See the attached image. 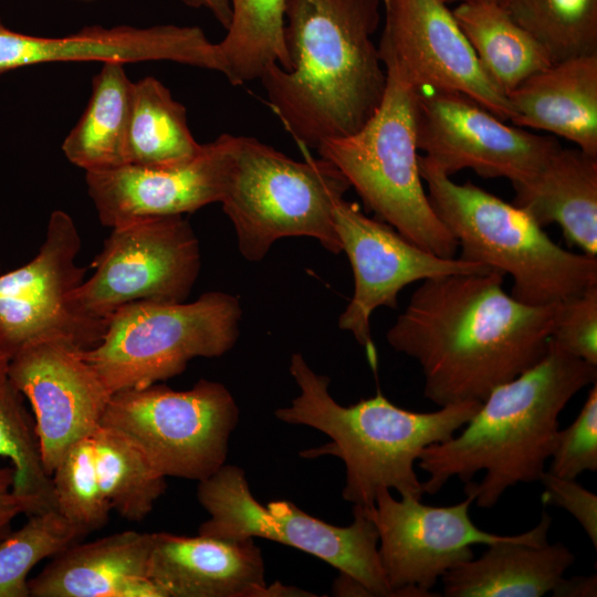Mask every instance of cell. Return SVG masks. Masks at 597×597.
Returning a JSON list of instances; mask_svg holds the SVG:
<instances>
[{"label": "cell", "mask_w": 597, "mask_h": 597, "mask_svg": "<svg viewBox=\"0 0 597 597\" xmlns=\"http://www.w3.org/2000/svg\"><path fill=\"white\" fill-rule=\"evenodd\" d=\"M503 280L495 270L426 279L388 329V344L418 362L434 405L482 402L546 354L555 304L523 303Z\"/></svg>", "instance_id": "cell-1"}, {"label": "cell", "mask_w": 597, "mask_h": 597, "mask_svg": "<svg viewBox=\"0 0 597 597\" xmlns=\"http://www.w3.org/2000/svg\"><path fill=\"white\" fill-rule=\"evenodd\" d=\"M381 9V0H286L290 67L271 64L259 80L300 148L354 134L380 105L387 77L373 35Z\"/></svg>", "instance_id": "cell-2"}, {"label": "cell", "mask_w": 597, "mask_h": 597, "mask_svg": "<svg viewBox=\"0 0 597 597\" xmlns=\"http://www.w3.org/2000/svg\"><path fill=\"white\" fill-rule=\"evenodd\" d=\"M596 380V365L549 342L541 360L492 389L458 432L422 451L417 464L428 474L423 494H436L459 478L465 496L478 507L491 509L507 489L540 481L562 411Z\"/></svg>", "instance_id": "cell-3"}, {"label": "cell", "mask_w": 597, "mask_h": 597, "mask_svg": "<svg viewBox=\"0 0 597 597\" xmlns=\"http://www.w3.org/2000/svg\"><path fill=\"white\" fill-rule=\"evenodd\" d=\"M290 374L300 394L290 406L275 410V417L331 438L329 443L300 455L339 458L346 469L343 499L364 507L374 505L381 489L421 499L422 482L415 470L420 454L458 432L481 405L462 401L418 412L396 406L377 390L374 397L343 406L328 391L329 378L315 373L301 353L292 354Z\"/></svg>", "instance_id": "cell-4"}, {"label": "cell", "mask_w": 597, "mask_h": 597, "mask_svg": "<svg viewBox=\"0 0 597 597\" xmlns=\"http://www.w3.org/2000/svg\"><path fill=\"white\" fill-rule=\"evenodd\" d=\"M429 202L458 242V258L513 280L511 295L530 305L556 304L597 283V256L557 245L526 212L419 155Z\"/></svg>", "instance_id": "cell-5"}, {"label": "cell", "mask_w": 597, "mask_h": 597, "mask_svg": "<svg viewBox=\"0 0 597 597\" xmlns=\"http://www.w3.org/2000/svg\"><path fill=\"white\" fill-rule=\"evenodd\" d=\"M301 150L302 161L254 137H234L220 203L248 261H261L275 241L289 237H310L342 252L334 210L350 186L332 163Z\"/></svg>", "instance_id": "cell-6"}, {"label": "cell", "mask_w": 597, "mask_h": 597, "mask_svg": "<svg viewBox=\"0 0 597 597\" xmlns=\"http://www.w3.org/2000/svg\"><path fill=\"white\" fill-rule=\"evenodd\" d=\"M380 105L352 135L326 139L316 150L355 189L367 210L427 251L454 258L458 242L433 211L419 169L416 88L391 66Z\"/></svg>", "instance_id": "cell-7"}, {"label": "cell", "mask_w": 597, "mask_h": 597, "mask_svg": "<svg viewBox=\"0 0 597 597\" xmlns=\"http://www.w3.org/2000/svg\"><path fill=\"white\" fill-rule=\"evenodd\" d=\"M237 296L206 292L196 301H139L117 310L101 341L82 349L111 395L181 374L196 357H219L239 337Z\"/></svg>", "instance_id": "cell-8"}, {"label": "cell", "mask_w": 597, "mask_h": 597, "mask_svg": "<svg viewBox=\"0 0 597 597\" xmlns=\"http://www.w3.org/2000/svg\"><path fill=\"white\" fill-rule=\"evenodd\" d=\"M197 498L208 512L198 534L223 540L265 538L306 552L358 580L370 596H397L378 554V532L368 507L354 505L348 526L308 515L290 501L261 504L243 469L223 464L198 482Z\"/></svg>", "instance_id": "cell-9"}, {"label": "cell", "mask_w": 597, "mask_h": 597, "mask_svg": "<svg viewBox=\"0 0 597 597\" xmlns=\"http://www.w3.org/2000/svg\"><path fill=\"white\" fill-rule=\"evenodd\" d=\"M239 408L221 383L150 385L111 396L101 425L128 438L165 478L202 481L226 464Z\"/></svg>", "instance_id": "cell-10"}, {"label": "cell", "mask_w": 597, "mask_h": 597, "mask_svg": "<svg viewBox=\"0 0 597 597\" xmlns=\"http://www.w3.org/2000/svg\"><path fill=\"white\" fill-rule=\"evenodd\" d=\"M93 274L69 302L83 318L107 324L139 301L185 302L200 273L198 238L182 214L147 217L111 228Z\"/></svg>", "instance_id": "cell-11"}, {"label": "cell", "mask_w": 597, "mask_h": 597, "mask_svg": "<svg viewBox=\"0 0 597 597\" xmlns=\"http://www.w3.org/2000/svg\"><path fill=\"white\" fill-rule=\"evenodd\" d=\"M415 124L418 150L450 177L472 169L485 178H506L512 186L524 184L561 147L552 136L504 124L458 92L417 90Z\"/></svg>", "instance_id": "cell-12"}, {"label": "cell", "mask_w": 597, "mask_h": 597, "mask_svg": "<svg viewBox=\"0 0 597 597\" xmlns=\"http://www.w3.org/2000/svg\"><path fill=\"white\" fill-rule=\"evenodd\" d=\"M80 249L75 222L54 210L36 255L0 275V348L12 355L35 339L62 337L88 349L101 341L106 324L81 317L69 302L87 271L76 264Z\"/></svg>", "instance_id": "cell-13"}, {"label": "cell", "mask_w": 597, "mask_h": 597, "mask_svg": "<svg viewBox=\"0 0 597 597\" xmlns=\"http://www.w3.org/2000/svg\"><path fill=\"white\" fill-rule=\"evenodd\" d=\"M471 496L448 506L399 500L381 489L368 513L378 532V554L397 596L432 597L430 589L454 566L474 557L472 545H491L512 535L479 528L470 517Z\"/></svg>", "instance_id": "cell-14"}, {"label": "cell", "mask_w": 597, "mask_h": 597, "mask_svg": "<svg viewBox=\"0 0 597 597\" xmlns=\"http://www.w3.org/2000/svg\"><path fill=\"white\" fill-rule=\"evenodd\" d=\"M334 222L342 251L349 260L354 293L338 320L341 329L352 333L377 368L370 318L380 306L398 307L401 290L429 277L484 272L486 265L460 258H443L415 244L391 226L366 216L355 202L342 199L334 210Z\"/></svg>", "instance_id": "cell-15"}, {"label": "cell", "mask_w": 597, "mask_h": 597, "mask_svg": "<svg viewBox=\"0 0 597 597\" xmlns=\"http://www.w3.org/2000/svg\"><path fill=\"white\" fill-rule=\"evenodd\" d=\"M378 45L391 66L416 90L462 93L502 121H511L507 97L489 80L449 6L441 0H381Z\"/></svg>", "instance_id": "cell-16"}, {"label": "cell", "mask_w": 597, "mask_h": 597, "mask_svg": "<svg viewBox=\"0 0 597 597\" xmlns=\"http://www.w3.org/2000/svg\"><path fill=\"white\" fill-rule=\"evenodd\" d=\"M9 371L31 405L42 463L51 476L65 451L101 423L112 395L82 348L62 337L23 345L11 355Z\"/></svg>", "instance_id": "cell-17"}, {"label": "cell", "mask_w": 597, "mask_h": 597, "mask_svg": "<svg viewBox=\"0 0 597 597\" xmlns=\"http://www.w3.org/2000/svg\"><path fill=\"white\" fill-rule=\"evenodd\" d=\"M170 61L223 74L217 43L198 27H86L65 36H35L8 29L0 19V75L24 66L61 62Z\"/></svg>", "instance_id": "cell-18"}, {"label": "cell", "mask_w": 597, "mask_h": 597, "mask_svg": "<svg viewBox=\"0 0 597 597\" xmlns=\"http://www.w3.org/2000/svg\"><path fill=\"white\" fill-rule=\"evenodd\" d=\"M234 135L203 144L193 158L167 167L134 165L85 172L87 192L102 224L113 228L147 217L176 216L220 202Z\"/></svg>", "instance_id": "cell-19"}, {"label": "cell", "mask_w": 597, "mask_h": 597, "mask_svg": "<svg viewBox=\"0 0 597 597\" xmlns=\"http://www.w3.org/2000/svg\"><path fill=\"white\" fill-rule=\"evenodd\" d=\"M148 577L163 597L307 596L281 584L269 586L254 538L151 533Z\"/></svg>", "instance_id": "cell-20"}, {"label": "cell", "mask_w": 597, "mask_h": 597, "mask_svg": "<svg viewBox=\"0 0 597 597\" xmlns=\"http://www.w3.org/2000/svg\"><path fill=\"white\" fill-rule=\"evenodd\" d=\"M151 533L76 542L29 579L31 597H163L148 577Z\"/></svg>", "instance_id": "cell-21"}, {"label": "cell", "mask_w": 597, "mask_h": 597, "mask_svg": "<svg viewBox=\"0 0 597 597\" xmlns=\"http://www.w3.org/2000/svg\"><path fill=\"white\" fill-rule=\"evenodd\" d=\"M552 517L543 513L527 532L486 545L442 577L447 597H542L574 564L575 555L562 543L549 544Z\"/></svg>", "instance_id": "cell-22"}, {"label": "cell", "mask_w": 597, "mask_h": 597, "mask_svg": "<svg viewBox=\"0 0 597 597\" xmlns=\"http://www.w3.org/2000/svg\"><path fill=\"white\" fill-rule=\"evenodd\" d=\"M506 97L515 126L549 132L597 156V54L553 62Z\"/></svg>", "instance_id": "cell-23"}, {"label": "cell", "mask_w": 597, "mask_h": 597, "mask_svg": "<svg viewBox=\"0 0 597 597\" xmlns=\"http://www.w3.org/2000/svg\"><path fill=\"white\" fill-rule=\"evenodd\" d=\"M513 188L514 206L541 227L558 223L570 244L597 256V156L559 147L536 176Z\"/></svg>", "instance_id": "cell-24"}, {"label": "cell", "mask_w": 597, "mask_h": 597, "mask_svg": "<svg viewBox=\"0 0 597 597\" xmlns=\"http://www.w3.org/2000/svg\"><path fill=\"white\" fill-rule=\"evenodd\" d=\"M133 85L123 63H102L87 106L62 144L70 163L85 172L127 165Z\"/></svg>", "instance_id": "cell-25"}, {"label": "cell", "mask_w": 597, "mask_h": 597, "mask_svg": "<svg viewBox=\"0 0 597 597\" xmlns=\"http://www.w3.org/2000/svg\"><path fill=\"white\" fill-rule=\"evenodd\" d=\"M453 15L481 67L505 96L553 62L545 49L496 3H459Z\"/></svg>", "instance_id": "cell-26"}, {"label": "cell", "mask_w": 597, "mask_h": 597, "mask_svg": "<svg viewBox=\"0 0 597 597\" xmlns=\"http://www.w3.org/2000/svg\"><path fill=\"white\" fill-rule=\"evenodd\" d=\"M202 148L191 134L185 106L157 78L133 85L127 165L156 168L193 158Z\"/></svg>", "instance_id": "cell-27"}, {"label": "cell", "mask_w": 597, "mask_h": 597, "mask_svg": "<svg viewBox=\"0 0 597 597\" xmlns=\"http://www.w3.org/2000/svg\"><path fill=\"white\" fill-rule=\"evenodd\" d=\"M231 20L217 43L232 85L259 80L271 64L290 67L284 40L286 0H230Z\"/></svg>", "instance_id": "cell-28"}, {"label": "cell", "mask_w": 597, "mask_h": 597, "mask_svg": "<svg viewBox=\"0 0 597 597\" xmlns=\"http://www.w3.org/2000/svg\"><path fill=\"white\" fill-rule=\"evenodd\" d=\"M98 483L112 510L139 522L166 490V478L124 434L103 425L92 432Z\"/></svg>", "instance_id": "cell-29"}, {"label": "cell", "mask_w": 597, "mask_h": 597, "mask_svg": "<svg viewBox=\"0 0 597 597\" xmlns=\"http://www.w3.org/2000/svg\"><path fill=\"white\" fill-rule=\"evenodd\" d=\"M10 358L11 355L0 348V458L8 460L14 470L17 494L44 511L55 507L52 479L42 463L34 420L12 383Z\"/></svg>", "instance_id": "cell-30"}, {"label": "cell", "mask_w": 597, "mask_h": 597, "mask_svg": "<svg viewBox=\"0 0 597 597\" xmlns=\"http://www.w3.org/2000/svg\"><path fill=\"white\" fill-rule=\"evenodd\" d=\"M502 7L552 62L597 54V0H504Z\"/></svg>", "instance_id": "cell-31"}, {"label": "cell", "mask_w": 597, "mask_h": 597, "mask_svg": "<svg viewBox=\"0 0 597 597\" xmlns=\"http://www.w3.org/2000/svg\"><path fill=\"white\" fill-rule=\"evenodd\" d=\"M87 534L55 507L29 515L0 542V597H29L31 569Z\"/></svg>", "instance_id": "cell-32"}, {"label": "cell", "mask_w": 597, "mask_h": 597, "mask_svg": "<svg viewBox=\"0 0 597 597\" xmlns=\"http://www.w3.org/2000/svg\"><path fill=\"white\" fill-rule=\"evenodd\" d=\"M92 432L65 451L51 475L55 509L87 533L103 527L112 510L98 483Z\"/></svg>", "instance_id": "cell-33"}, {"label": "cell", "mask_w": 597, "mask_h": 597, "mask_svg": "<svg viewBox=\"0 0 597 597\" xmlns=\"http://www.w3.org/2000/svg\"><path fill=\"white\" fill-rule=\"evenodd\" d=\"M548 472L564 479H576L583 472L597 470V384H593L574 421L559 429Z\"/></svg>", "instance_id": "cell-34"}, {"label": "cell", "mask_w": 597, "mask_h": 597, "mask_svg": "<svg viewBox=\"0 0 597 597\" xmlns=\"http://www.w3.org/2000/svg\"><path fill=\"white\" fill-rule=\"evenodd\" d=\"M549 342L597 366V283L555 304Z\"/></svg>", "instance_id": "cell-35"}, {"label": "cell", "mask_w": 597, "mask_h": 597, "mask_svg": "<svg viewBox=\"0 0 597 597\" xmlns=\"http://www.w3.org/2000/svg\"><path fill=\"white\" fill-rule=\"evenodd\" d=\"M542 502L566 510L579 523L594 547H597V495L576 479H564L549 473L542 474Z\"/></svg>", "instance_id": "cell-36"}, {"label": "cell", "mask_w": 597, "mask_h": 597, "mask_svg": "<svg viewBox=\"0 0 597 597\" xmlns=\"http://www.w3.org/2000/svg\"><path fill=\"white\" fill-rule=\"evenodd\" d=\"M38 512L33 501L17 494L13 468L0 464V542L12 531V523L19 515Z\"/></svg>", "instance_id": "cell-37"}, {"label": "cell", "mask_w": 597, "mask_h": 597, "mask_svg": "<svg viewBox=\"0 0 597 597\" xmlns=\"http://www.w3.org/2000/svg\"><path fill=\"white\" fill-rule=\"evenodd\" d=\"M554 597H596L597 596V576L596 574L584 576H564L552 590Z\"/></svg>", "instance_id": "cell-38"}, {"label": "cell", "mask_w": 597, "mask_h": 597, "mask_svg": "<svg viewBox=\"0 0 597 597\" xmlns=\"http://www.w3.org/2000/svg\"><path fill=\"white\" fill-rule=\"evenodd\" d=\"M182 2L192 8L207 9L224 29L228 28L231 20L230 0H182Z\"/></svg>", "instance_id": "cell-39"}, {"label": "cell", "mask_w": 597, "mask_h": 597, "mask_svg": "<svg viewBox=\"0 0 597 597\" xmlns=\"http://www.w3.org/2000/svg\"><path fill=\"white\" fill-rule=\"evenodd\" d=\"M448 6L451 3H465V2H488V3H496L502 6L504 0H441Z\"/></svg>", "instance_id": "cell-40"}, {"label": "cell", "mask_w": 597, "mask_h": 597, "mask_svg": "<svg viewBox=\"0 0 597 597\" xmlns=\"http://www.w3.org/2000/svg\"><path fill=\"white\" fill-rule=\"evenodd\" d=\"M78 1H90V0H78Z\"/></svg>", "instance_id": "cell-41"}]
</instances>
